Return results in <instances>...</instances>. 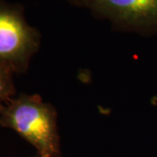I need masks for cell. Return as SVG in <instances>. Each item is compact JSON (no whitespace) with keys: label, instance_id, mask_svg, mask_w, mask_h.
Returning <instances> with one entry per match:
<instances>
[{"label":"cell","instance_id":"cell-1","mask_svg":"<svg viewBox=\"0 0 157 157\" xmlns=\"http://www.w3.org/2000/svg\"><path fill=\"white\" fill-rule=\"evenodd\" d=\"M0 126L12 129L37 151L38 157H59L60 136L54 106L39 94H21L0 108Z\"/></svg>","mask_w":157,"mask_h":157},{"label":"cell","instance_id":"cell-2","mask_svg":"<svg viewBox=\"0 0 157 157\" xmlns=\"http://www.w3.org/2000/svg\"><path fill=\"white\" fill-rule=\"evenodd\" d=\"M40 43L41 35L26 22L22 7L0 1V64L25 73Z\"/></svg>","mask_w":157,"mask_h":157},{"label":"cell","instance_id":"cell-3","mask_svg":"<svg viewBox=\"0 0 157 157\" xmlns=\"http://www.w3.org/2000/svg\"><path fill=\"white\" fill-rule=\"evenodd\" d=\"M70 3L109 20L119 31L143 35L157 33V0H70Z\"/></svg>","mask_w":157,"mask_h":157},{"label":"cell","instance_id":"cell-4","mask_svg":"<svg viewBox=\"0 0 157 157\" xmlns=\"http://www.w3.org/2000/svg\"><path fill=\"white\" fill-rule=\"evenodd\" d=\"M13 74L6 66L0 64V108L16 94Z\"/></svg>","mask_w":157,"mask_h":157},{"label":"cell","instance_id":"cell-5","mask_svg":"<svg viewBox=\"0 0 157 157\" xmlns=\"http://www.w3.org/2000/svg\"><path fill=\"white\" fill-rule=\"evenodd\" d=\"M32 157H38V156H37V155H36V156H32Z\"/></svg>","mask_w":157,"mask_h":157}]
</instances>
